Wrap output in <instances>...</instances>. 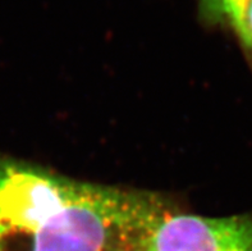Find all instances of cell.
Wrapping results in <instances>:
<instances>
[{
	"label": "cell",
	"instance_id": "cell-1",
	"mask_svg": "<svg viewBox=\"0 0 252 251\" xmlns=\"http://www.w3.org/2000/svg\"><path fill=\"white\" fill-rule=\"evenodd\" d=\"M168 210L154 194L76 181L0 155V251L132 249Z\"/></svg>",
	"mask_w": 252,
	"mask_h": 251
},
{
	"label": "cell",
	"instance_id": "cell-2",
	"mask_svg": "<svg viewBox=\"0 0 252 251\" xmlns=\"http://www.w3.org/2000/svg\"><path fill=\"white\" fill-rule=\"evenodd\" d=\"M133 249L138 251H252V218H208L165 212Z\"/></svg>",
	"mask_w": 252,
	"mask_h": 251
},
{
	"label": "cell",
	"instance_id": "cell-3",
	"mask_svg": "<svg viewBox=\"0 0 252 251\" xmlns=\"http://www.w3.org/2000/svg\"><path fill=\"white\" fill-rule=\"evenodd\" d=\"M211 16L223 19L252 50V0H202Z\"/></svg>",
	"mask_w": 252,
	"mask_h": 251
},
{
	"label": "cell",
	"instance_id": "cell-4",
	"mask_svg": "<svg viewBox=\"0 0 252 251\" xmlns=\"http://www.w3.org/2000/svg\"><path fill=\"white\" fill-rule=\"evenodd\" d=\"M112 251H138V250H136V249H114V250Z\"/></svg>",
	"mask_w": 252,
	"mask_h": 251
}]
</instances>
